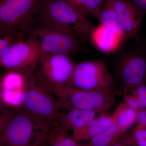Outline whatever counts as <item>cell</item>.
I'll list each match as a JSON object with an SVG mask.
<instances>
[{
    "label": "cell",
    "mask_w": 146,
    "mask_h": 146,
    "mask_svg": "<svg viewBox=\"0 0 146 146\" xmlns=\"http://www.w3.org/2000/svg\"><path fill=\"white\" fill-rule=\"evenodd\" d=\"M21 75L23 84L20 105L30 115L36 130H45L57 121L60 110L57 101L37 68Z\"/></svg>",
    "instance_id": "1"
},
{
    "label": "cell",
    "mask_w": 146,
    "mask_h": 146,
    "mask_svg": "<svg viewBox=\"0 0 146 146\" xmlns=\"http://www.w3.org/2000/svg\"><path fill=\"white\" fill-rule=\"evenodd\" d=\"M33 18L68 29L83 42L89 39L96 27L68 0H41Z\"/></svg>",
    "instance_id": "2"
},
{
    "label": "cell",
    "mask_w": 146,
    "mask_h": 146,
    "mask_svg": "<svg viewBox=\"0 0 146 146\" xmlns=\"http://www.w3.org/2000/svg\"><path fill=\"white\" fill-rule=\"evenodd\" d=\"M47 84L60 110L79 109L93 110L99 114L106 113L116 103L115 94L113 93L85 90L70 85Z\"/></svg>",
    "instance_id": "3"
},
{
    "label": "cell",
    "mask_w": 146,
    "mask_h": 146,
    "mask_svg": "<svg viewBox=\"0 0 146 146\" xmlns=\"http://www.w3.org/2000/svg\"><path fill=\"white\" fill-rule=\"evenodd\" d=\"M114 82L123 91L132 90L146 82V46L137 41L115 57L113 64Z\"/></svg>",
    "instance_id": "4"
},
{
    "label": "cell",
    "mask_w": 146,
    "mask_h": 146,
    "mask_svg": "<svg viewBox=\"0 0 146 146\" xmlns=\"http://www.w3.org/2000/svg\"><path fill=\"white\" fill-rule=\"evenodd\" d=\"M26 31L39 43L43 53L71 55L79 51L83 41L72 31L33 19Z\"/></svg>",
    "instance_id": "5"
},
{
    "label": "cell",
    "mask_w": 146,
    "mask_h": 146,
    "mask_svg": "<svg viewBox=\"0 0 146 146\" xmlns=\"http://www.w3.org/2000/svg\"><path fill=\"white\" fill-rule=\"evenodd\" d=\"M115 84L107 63L102 59L84 60L76 64L70 86L115 94Z\"/></svg>",
    "instance_id": "6"
},
{
    "label": "cell",
    "mask_w": 146,
    "mask_h": 146,
    "mask_svg": "<svg viewBox=\"0 0 146 146\" xmlns=\"http://www.w3.org/2000/svg\"><path fill=\"white\" fill-rule=\"evenodd\" d=\"M42 53L34 37L29 36L26 40L21 37L11 44L0 57V67L20 74L29 72L37 68Z\"/></svg>",
    "instance_id": "7"
},
{
    "label": "cell",
    "mask_w": 146,
    "mask_h": 146,
    "mask_svg": "<svg viewBox=\"0 0 146 146\" xmlns=\"http://www.w3.org/2000/svg\"><path fill=\"white\" fill-rule=\"evenodd\" d=\"M36 127L30 115L20 104L9 108L0 128V146H21L34 140Z\"/></svg>",
    "instance_id": "8"
},
{
    "label": "cell",
    "mask_w": 146,
    "mask_h": 146,
    "mask_svg": "<svg viewBox=\"0 0 146 146\" xmlns=\"http://www.w3.org/2000/svg\"><path fill=\"white\" fill-rule=\"evenodd\" d=\"M41 0H0V33L20 34L25 31Z\"/></svg>",
    "instance_id": "9"
},
{
    "label": "cell",
    "mask_w": 146,
    "mask_h": 146,
    "mask_svg": "<svg viewBox=\"0 0 146 146\" xmlns=\"http://www.w3.org/2000/svg\"><path fill=\"white\" fill-rule=\"evenodd\" d=\"M76 65L71 55L43 53L38 62V70L48 84L70 86Z\"/></svg>",
    "instance_id": "10"
},
{
    "label": "cell",
    "mask_w": 146,
    "mask_h": 146,
    "mask_svg": "<svg viewBox=\"0 0 146 146\" xmlns=\"http://www.w3.org/2000/svg\"><path fill=\"white\" fill-rule=\"evenodd\" d=\"M125 38H133L141 29L146 13L127 0H111Z\"/></svg>",
    "instance_id": "11"
},
{
    "label": "cell",
    "mask_w": 146,
    "mask_h": 146,
    "mask_svg": "<svg viewBox=\"0 0 146 146\" xmlns=\"http://www.w3.org/2000/svg\"><path fill=\"white\" fill-rule=\"evenodd\" d=\"M123 38L112 29L100 24L95 27L89 39L100 51L108 53L117 49Z\"/></svg>",
    "instance_id": "12"
},
{
    "label": "cell",
    "mask_w": 146,
    "mask_h": 146,
    "mask_svg": "<svg viewBox=\"0 0 146 146\" xmlns=\"http://www.w3.org/2000/svg\"><path fill=\"white\" fill-rule=\"evenodd\" d=\"M97 112L93 110L72 109L62 110L58 113L57 121L66 130L75 133L96 117Z\"/></svg>",
    "instance_id": "13"
},
{
    "label": "cell",
    "mask_w": 146,
    "mask_h": 146,
    "mask_svg": "<svg viewBox=\"0 0 146 146\" xmlns=\"http://www.w3.org/2000/svg\"><path fill=\"white\" fill-rule=\"evenodd\" d=\"M115 123L112 114L100 113L98 117L92 119L78 131L72 134L76 141L90 140L98 134L106 130Z\"/></svg>",
    "instance_id": "14"
},
{
    "label": "cell",
    "mask_w": 146,
    "mask_h": 146,
    "mask_svg": "<svg viewBox=\"0 0 146 146\" xmlns=\"http://www.w3.org/2000/svg\"><path fill=\"white\" fill-rule=\"evenodd\" d=\"M96 17L99 21L100 25L112 29L124 37L111 0H106L105 2Z\"/></svg>",
    "instance_id": "15"
},
{
    "label": "cell",
    "mask_w": 146,
    "mask_h": 146,
    "mask_svg": "<svg viewBox=\"0 0 146 146\" xmlns=\"http://www.w3.org/2000/svg\"><path fill=\"white\" fill-rule=\"evenodd\" d=\"M112 115L115 123L126 133L136 122L137 111L128 106L125 103H121Z\"/></svg>",
    "instance_id": "16"
},
{
    "label": "cell",
    "mask_w": 146,
    "mask_h": 146,
    "mask_svg": "<svg viewBox=\"0 0 146 146\" xmlns=\"http://www.w3.org/2000/svg\"><path fill=\"white\" fill-rule=\"evenodd\" d=\"M125 133L115 123L106 130L88 140L86 144L89 146H110Z\"/></svg>",
    "instance_id": "17"
},
{
    "label": "cell",
    "mask_w": 146,
    "mask_h": 146,
    "mask_svg": "<svg viewBox=\"0 0 146 146\" xmlns=\"http://www.w3.org/2000/svg\"><path fill=\"white\" fill-rule=\"evenodd\" d=\"M21 37L20 34H5L0 33V57L11 44Z\"/></svg>",
    "instance_id": "18"
},
{
    "label": "cell",
    "mask_w": 146,
    "mask_h": 146,
    "mask_svg": "<svg viewBox=\"0 0 146 146\" xmlns=\"http://www.w3.org/2000/svg\"><path fill=\"white\" fill-rule=\"evenodd\" d=\"M106 0H86L85 13L86 15L93 14L96 16L100 9Z\"/></svg>",
    "instance_id": "19"
},
{
    "label": "cell",
    "mask_w": 146,
    "mask_h": 146,
    "mask_svg": "<svg viewBox=\"0 0 146 146\" xmlns=\"http://www.w3.org/2000/svg\"><path fill=\"white\" fill-rule=\"evenodd\" d=\"M130 91L138 99L141 108H146V84H141Z\"/></svg>",
    "instance_id": "20"
},
{
    "label": "cell",
    "mask_w": 146,
    "mask_h": 146,
    "mask_svg": "<svg viewBox=\"0 0 146 146\" xmlns=\"http://www.w3.org/2000/svg\"><path fill=\"white\" fill-rule=\"evenodd\" d=\"M110 146H137L133 134L125 133Z\"/></svg>",
    "instance_id": "21"
},
{
    "label": "cell",
    "mask_w": 146,
    "mask_h": 146,
    "mask_svg": "<svg viewBox=\"0 0 146 146\" xmlns=\"http://www.w3.org/2000/svg\"><path fill=\"white\" fill-rule=\"evenodd\" d=\"M125 102L129 107L138 111L141 109L137 98L132 94H128V92L123 91Z\"/></svg>",
    "instance_id": "22"
},
{
    "label": "cell",
    "mask_w": 146,
    "mask_h": 146,
    "mask_svg": "<svg viewBox=\"0 0 146 146\" xmlns=\"http://www.w3.org/2000/svg\"><path fill=\"white\" fill-rule=\"evenodd\" d=\"M133 134L137 146H146V129L135 127Z\"/></svg>",
    "instance_id": "23"
},
{
    "label": "cell",
    "mask_w": 146,
    "mask_h": 146,
    "mask_svg": "<svg viewBox=\"0 0 146 146\" xmlns=\"http://www.w3.org/2000/svg\"><path fill=\"white\" fill-rule=\"evenodd\" d=\"M136 122L137 124L135 127L146 129V108H141L137 111Z\"/></svg>",
    "instance_id": "24"
},
{
    "label": "cell",
    "mask_w": 146,
    "mask_h": 146,
    "mask_svg": "<svg viewBox=\"0 0 146 146\" xmlns=\"http://www.w3.org/2000/svg\"><path fill=\"white\" fill-rule=\"evenodd\" d=\"M81 11L86 16L85 13L86 0H68Z\"/></svg>",
    "instance_id": "25"
},
{
    "label": "cell",
    "mask_w": 146,
    "mask_h": 146,
    "mask_svg": "<svg viewBox=\"0 0 146 146\" xmlns=\"http://www.w3.org/2000/svg\"><path fill=\"white\" fill-rule=\"evenodd\" d=\"M2 77L0 78V115H1L3 113L7 110L6 107L8 106L5 104L3 99V86L2 84Z\"/></svg>",
    "instance_id": "26"
},
{
    "label": "cell",
    "mask_w": 146,
    "mask_h": 146,
    "mask_svg": "<svg viewBox=\"0 0 146 146\" xmlns=\"http://www.w3.org/2000/svg\"><path fill=\"white\" fill-rule=\"evenodd\" d=\"M137 8L146 13V0H127Z\"/></svg>",
    "instance_id": "27"
},
{
    "label": "cell",
    "mask_w": 146,
    "mask_h": 146,
    "mask_svg": "<svg viewBox=\"0 0 146 146\" xmlns=\"http://www.w3.org/2000/svg\"><path fill=\"white\" fill-rule=\"evenodd\" d=\"M21 146H42L40 144L37 143L35 141H32L31 143H29L28 144H26V145H23Z\"/></svg>",
    "instance_id": "28"
},
{
    "label": "cell",
    "mask_w": 146,
    "mask_h": 146,
    "mask_svg": "<svg viewBox=\"0 0 146 146\" xmlns=\"http://www.w3.org/2000/svg\"><path fill=\"white\" fill-rule=\"evenodd\" d=\"M1 68H1V67H0V78H1L5 74V73L1 69Z\"/></svg>",
    "instance_id": "29"
},
{
    "label": "cell",
    "mask_w": 146,
    "mask_h": 146,
    "mask_svg": "<svg viewBox=\"0 0 146 146\" xmlns=\"http://www.w3.org/2000/svg\"><path fill=\"white\" fill-rule=\"evenodd\" d=\"M78 146H89L87 144L84 143H78Z\"/></svg>",
    "instance_id": "30"
},
{
    "label": "cell",
    "mask_w": 146,
    "mask_h": 146,
    "mask_svg": "<svg viewBox=\"0 0 146 146\" xmlns=\"http://www.w3.org/2000/svg\"><path fill=\"white\" fill-rule=\"evenodd\" d=\"M143 42L144 44L145 45V46H146V36L145 37V40H144V41H143Z\"/></svg>",
    "instance_id": "31"
}]
</instances>
